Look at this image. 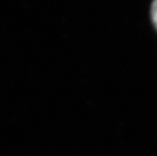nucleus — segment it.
I'll return each instance as SVG.
<instances>
[{"label":"nucleus","instance_id":"obj_1","mask_svg":"<svg viewBox=\"0 0 157 156\" xmlns=\"http://www.w3.org/2000/svg\"><path fill=\"white\" fill-rule=\"evenodd\" d=\"M151 17L154 24L155 28L157 29V0H154L151 6Z\"/></svg>","mask_w":157,"mask_h":156}]
</instances>
